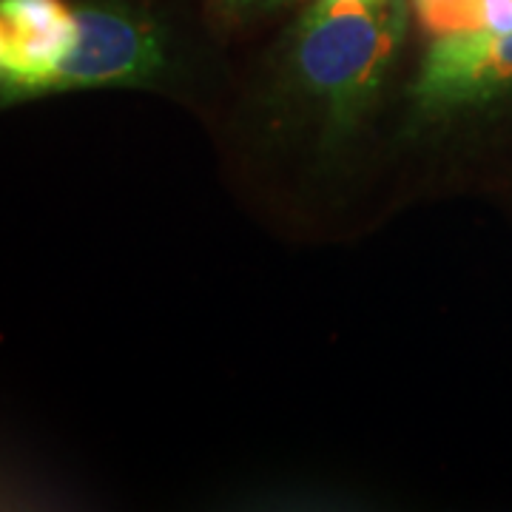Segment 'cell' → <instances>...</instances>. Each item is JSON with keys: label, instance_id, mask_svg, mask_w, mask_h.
<instances>
[{"label": "cell", "instance_id": "obj_1", "mask_svg": "<svg viewBox=\"0 0 512 512\" xmlns=\"http://www.w3.org/2000/svg\"><path fill=\"white\" fill-rule=\"evenodd\" d=\"M402 0H316L296 29L293 69L305 92L348 123L373 100L404 37Z\"/></svg>", "mask_w": 512, "mask_h": 512}, {"label": "cell", "instance_id": "obj_2", "mask_svg": "<svg viewBox=\"0 0 512 512\" xmlns=\"http://www.w3.org/2000/svg\"><path fill=\"white\" fill-rule=\"evenodd\" d=\"M77 35L49 83V94L134 86L163 69V37L157 26L117 0L83 3L74 9Z\"/></svg>", "mask_w": 512, "mask_h": 512}, {"label": "cell", "instance_id": "obj_3", "mask_svg": "<svg viewBox=\"0 0 512 512\" xmlns=\"http://www.w3.org/2000/svg\"><path fill=\"white\" fill-rule=\"evenodd\" d=\"M413 92L427 111L473 106L512 94V32L498 37H436Z\"/></svg>", "mask_w": 512, "mask_h": 512}, {"label": "cell", "instance_id": "obj_4", "mask_svg": "<svg viewBox=\"0 0 512 512\" xmlns=\"http://www.w3.org/2000/svg\"><path fill=\"white\" fill-rule=\"evenodd\" d=\"M9 49L0 74L6 100L49 94V83L72 49L77 15L66 0H0Z\"/></svg>", "mask_w": 512, "mask_h": 512}, {"label": "cell", "instance_id": "obj_5", "mask_svg": "<svg viewBox=\"0 0 512 512\" xmlns=\"http://www.w3.org/2000/svg\"><path fill=\"white\" fill-rule=\"evenodd\" d=\"M427 32L436 37L512 32V0H413Z\"/></svg>", "mask_w": 512, "mask_h": 512}, {"label": "cell", "instance_id": "obj_6", "mask_svg": "<svg viewBox=\"0 0 512 512\" xmlns=\"http://www.w3.org/2000/svg\"><path fill=\"white\" fill-rule=\"evenodd\" d=\"M6 49H9V35H6V23L0 20V74L6 66Z\"/></svg>", "mask_w": 512, "mask_h": 512}]
</instances>
